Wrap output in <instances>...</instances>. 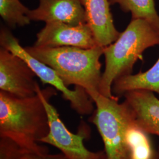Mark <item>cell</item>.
<instances>
[{
	"label": "cell",
	"mask_w": 159,
	"mask_h": 159,
	"mask_svg": "<svg viewBox=\"0 0 159 159\" xmlns=\"http://www.w3.org/2000/svg\"><path fill=\"white\" fill-rule=\"evenodd\" d=\"M111 5L119 4L125 12H130L132 19H143L159 31V15L155 0H109Z\"/></svg>",
	"instance_id": "obj_14"
},
{
	"label": "cell",
	"mask_w": 159,
	"mask_h": 159,
	"mask_svg": "<svg viewBox=\"0 0 159 159\" xmlns=\"http://www.w3.org/2000/svg\"><path fill=\"white\" fill-rule=\"evenodd\" d=\"M33 46L89 49L98 45L87 23L73 25L62 22H48L37 34Z\"/></svg>",
	"instance_id": "obj_8"
},
{
	"label": "cell",
	"mask_w": 159,
	"mask_h": 159,
	"mask_svg": "<svg viewBox=\"0 0 159 159\" xmlns=\"http://www.w3.org/2000/svg\"><path fill=\"white\" fill-rule=\"evenodd\" d=\"M34 71L22 58L0 48V91L21 98L37 94L39 83Z\"/></svg>",
	"instance_id": "obj_7"
},
{
	"label": "cell",
	"mask_w": 159,
	"mask_h": 159,
	"mask_svg": "<svg viewBox=\"0 0 159 159\" xmlns=\"http://www.w3.org/2000/svg\"><path fill=\"white\" fill-rule=\"evenodd\" d=\"M125 144L129 159H156L157 152L150 134L137 124L135 119L128 126Z\"/></svg>",
	"instance_id": "obj_13"
},
{
	"label": "cell",
	"mask_w": 159,
	"mask_h": 159,
	"mask_svg": "<svg viewBox=\"0 0 159 159\" xmlns=\"http://www.w3.org/2000/svg\"><path fill=\"white\" fill-rule=\"evenodd\" d=\"M49 132L48 117L40 94L21 98L0 91V137L35 153H49L41 141Z\"/></svg>",
	"instance_id": "obj_1"
},
{
	"label": "cell",
	"mask_w": 159,
	"mask_h": 159,
	"mask_svg": "<svg viewBox=\"0 0 159 159\" xmlns=\"http://www.w3.org/2000/svg\"><path fill=\"white\" fill-rule=\"evenodd\" d=\"M29 152L11 139L0 137V159H19Z\"/></svg>",
	"instance_id": "obj_16"
},
{
	"label": "cell",
	"mask_w": 159,
	"mask_h": 159,
	"mask_svg": "<svg viewBox=\"0 0 159 159\" xmlns=\"http://www.w3.org/2000/svg\"><path fill=\"white\" fill-rule=\"evenodd\" d=\"M104 47H36L25 48L30 55L54 69L64 84L84 88L90 95L99 92L102 73L100 58Z\"/></svg>",
	"instance_id": "obj_2"
},
{
	"label": "cell",
	"mask_w": 159,
	"mask_h": 159,
	"mask_svg": "<svg viewBox=\"0 0 159 159\" xmlns=\"http://www.w3.org/2000/svg\"><path fill=\"white\" fill-rule=\"evenodd\" d=\"M0 45L25 60L43 84H49L60 91L63 98L70 102L76 113L84 116L94 112V102L84 88L75 86L74 90L70 89L54 69L30 55L11 31L5 27L1 29Z\"/></svg>",
	"instance_id": "obj_5"
},
{
	"label": "cell",
	"mask_w": 159,
	"mask_h": 159,
	"mask_svg": "<svg viewBox=\"0 0 159 159\" xmlns=\"http://www.w3.org/2000/svg\"><path fill=\"white\" fill-rule=\"evenodd\" d=\"M123 96L137 124L150 135L159 137V98L147 90L129 91Z\"/></svg>",
	"instance_id": "obj_11"
},
{
	"label": "cell",
	"mask_w": 159,
	"mask_h": 159,
	"mask_svg": "<svg viewBox=\"0 0 159 159\" xmlns=\"http://www.w3.org/2000/svg\"><path fill=\"white\" fill-rule=\"evenodd\" d=\"M96 109L92 114L91 123L96 127L102 139L106 159H129L125 134L129 125L134 119L132 110L119 97H107L99 92L89 95Z\"/></svg>",
	"instance_id": "obj_4"
},
{
	"label": "cell",
	"mask_w": 159,
	"mask_h": 159,
	"mask_svg": "<svg viewBox=\"0 0 159 159\" xmlns=\"http://www.w3.org/2000/svg\"><path fill=\"white\" fill-rule=\"evenodd\" d=\"M159 45V31L143 19H131L119 37L104 48L105 68L102 73L99 93L113 98L115 80L132 74L134 64L142 60L143 53L148 48Z\"/></svg>",
	"instance_id": "obj_3"
},
{
	"label": "cell",
	"mask_w": 159,
	"mask_h": 159,
	"mask_svg": "<svg viewBox=\"0 0 159 159\" xmlns=\"http://www.w3.org/2000/svg\"><path fill=\"white\" fill-rule=\"evenodd\" d=\"M85 11L86 23L91 28L98 46L105 47L119 37L114 25L109 0H80Z\"/></svg>",
	"instance_id": "obj_10"
},
{
	"label": "cell",
	"mask_w": 159,
	"mask_h": 159,
	"mask_svg": "<svg viewBox=\"0 0 159 159\" xmlns=\"http://www.w3.org/2000/svg\"><path fill=\"white\" fill-rule=\"evenodd\" d=\"M19 159H68L61 153L57 154H39L29 152Z\"/></svg>",
	"instance_id": "obj_17"
},
{
	"label": "cell",
	"mask_w": 159,
	"mask_h": 159,
	"mask_svg": "<svg viewBox=\"0 0 159 159\" xmlns=\"http://www.w3.org/2000/svg\"><path fill=\"white\" fill-rule=\"evenodd\" d=\"M37 93L41 97L46 107L49 125V132L41 143L57 148L68 159H106L104 150L92 152L85 148L83 133L74 134L67 129L57 109L50 102L51 98L57 96L55 88L51 86L42 90L38 84Z\"/></svg>",
	"instance_id": "obj_6"
},
{
	"label": "cell",
	"mask_w": 159,
	"mask_h": 159,
	"mask_svg": "<svg viewBox=\"0 0 159 159\" xmlns=\"http://www.w3.org/2000/svg\"><path fill=\"white\" fill-rule=\"evenodd\" d=\"M156 159H159V157H158V155H157V158H156Z\"/></svg>",
	"instance_id": "obj_19"
},
{
	"label": "cell",
	"mask_w": 159,
	"mask_h": 159,
	"mask_svg": "<svg viewBox=\"0 0 159 159\" xmlns=\"http://www.w3.org/2000/svg\"><path fill=\"white\" fill-rule=\"evenodd\" d=\"M39 5L30 10V21L62 22L77 25L86 23L84 9L80 0H39Z\"/></svg>",
	"instance_id": "obj_9"
},
{
	"label": "cell",
	"mask_w": 159,
	"mask_h": 159,
	"mask_svg": "<svg viewBox=\"0 0 159 159\" xmlns=\"http://www.w3.org/2000/svg\"><path fill=\"white\" fill-rule=\"evenodd\" d=\"M134 90H147L159 95V58L148 71L122 76L115 80L112 86L113 94L118 97Z\"/></svg>",
	"instance_id": "obj_12"
},
{
	"label": "cell",
	"mask_w": 159,
	"mask_h": 159,
	"mask_svg": "<svg viewBox=\"0 0 159 159\" xmlns=\"http://www.w3.org/2000/svg\"><path fill=\"white\" fill-rule=\"evenodd\" d=\"M29 11L20 0H0V16L10 29L29 25Z\"/></svg>",
	"instance_id": "obj_15"
},
{
	"label": "cell",
	"mask_w": 159,
	"mask_h": 159,
	"mask_svg": "<svg viewBox=\"0 0 159 159\" xmlns=\"http://www.w3.org/2000/svg\"><path fill=\"white\" fill-rule=\"evenodd\" d=\"M157 155H158V157L159 159V146L158 148H157Z\"/></svg>",
	"instance_id": "obj_18"
}]
</instances>
